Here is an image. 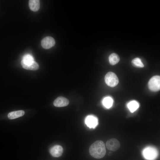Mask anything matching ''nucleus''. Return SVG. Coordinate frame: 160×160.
Returning <instances> with one entry per match:
<instances>
[{
    "instance_id": "nucleus-1",
    "label": "nucleus",
    "mask_w": 160,
    "mask_h": 160,
    "mask_svg": "<svg viewBox=\"0 0 160 160\" xmlns=\"http://www.w3.org/2000/svg\"><path fill=\"white\" fill-rule=\"evenodd\" d=\"M90 155L94 158L100 159L104 157L106 153L105 145L101 140H97L93 143L89 148Z\"/></svg>"
},
{
    "instance_id": "nucleus-2",
    "label": "nucleus",
    "mask_w": 160,
    "mask_h": 160,
    "mask_svg": "<svg viewBox=\"0 0 160 160\" xmlns=\"http://www.w3.org/2000/svg\"><path fill=\"white\" fill-rule=\"evenodd\" d=\"M105 80L107 85L111 87L116 86L119 82L116 75L115 73L111 72H109L105 75Z\"/></svg>"
},
{
    "instance_id": "nucleus-3",
    "label": "nucleus",
    "mask_w": 160,
    "mask_h": 160,
    "mask_svg": "<svg viewBox=\"0 0 160 160\" xmlns=\"http://www.w3.org/2000/svg\"><path fill=\"white\" fill-rule=\"evenodd\" d=\"M148 87L150 89L153 91H158L160 89V77L155 76L152 77L148 83Z\"/></svg>"
},
{
    "instance_id": "nucleus-4",
    "label": "nucleus",
    "mask_w": 160,
    "mask_h": 160,
    "mask_svg": "<svg viewBox=\"0 0 160 160\" xmlns=\"http://www.w3.org/2000/svg\"><path fill=\"white\" fill-rule=\"evenodd\" d=\"M143 153L144 157L148 160H154L157 155L156 149L152 147H148L144 149Z\"/></svg>"
},
{
    "instance_id": "nucleus-5",
    "label": "nucleus",
    "mask_w": 160,
    "mask_h": 160,
    "mask_svg": "<svg viewBox=\"0 0 160 160\" xmlns=\"http://www.w3.org/2000/svg\"><path fill=\"white\" fill-rule=\"evenodd\" d=\"M106 146L107 149L109 151H115L119 148L120 144L117 139L111 138L107 141L106 143Z\"/></svg>"
},
{
    "instance_id": "nucleus-6",
    "label": "nucleus",
    "mask_w": 160,
    "mask_h": 160,
    "mask_svg": "<svg viewBox=\"0 0 160 160\" xmlns=\"http://www.w3.org/2000/svg\"><path fill=\"white\" fill-rule=\"evenodd\" d=\"M55 44L54 39L51 36L44 38L41 41V45L45 49H49L54 46Z\"/></svg>"
},
{
    "instance_id": "nucleus-7",
    "label": "nucleus",
    "mask_w": 160,
    "mask_h": 160,
    "mask_svg": "<svg viewBox=\"0 0 160 160\" xmlns=\"http://www.w3.org/2000/svg\"><path fill=\"white\" fill-rule=\"evenodd\" d=\"M63 152V148L60 145H55L51 147L49 150V153L53 156L58 157L61 156Z\"/></svg>"
},
{
    "instance_id": "nucleus-8",
    "label": "nucleus",
    "mask_w": 160,
    "mask_h": 160,
    "mask_svg": "<svg viewBox=\"0 0 160 160\" xmlns=\"http://www.w3.org/2000/svg\"><path fill=\"white\" fill-rule=\"evenodd\" d=\"M85 124L90 128H95L97 125L98 120L94 116L89 115L87 116L85 121Z\"/></svg>"
},
{
    "instance_id": "nucleus-9",
    "label": "nucleus",
    "mask_w": 160,
    "mask_h": 160,
    "mask_svg": "<svg viewBox=\"0 0 160 160\" xmlns=\"http://www.w3.org/2000/svg\"><path fill=\"white\" fill-rule=\"evenodd\" d=\"M69 103V100L67 98L60 96L55 100L53 102V105L56 107H63L67 106Z\"/></svg>"
},
{
    "instance_id": "nucleus-10",
    "label": "nucleus",
    "mask_w": 160,
    "mask_h": 160,
    "mask_svg": "<svg viewBox=\"0 0 160 160\" xmlns=\"http://www.w3.org/2000/svg\"><path fill=\"white\" fill-rule=\"evenodd\" d=\"M21 64L24 68L28 70H37L39 67L38 63L34 61L28 63H25L21 61Z\"/></svg>"
},
{
    "instance_id": "nucleus-11",
    "label": "nucleus",
    "mask_w": 160,
    "mask_h": 160,
    "mask_svg": "<svg viewBox=\"0 0 160 160\" xmlns=\"http://www.w3.org/2000/svg\"><path fill=\"white\" fill-rule=\"evenodd\" d=\"M40 1L39 0H30L29 6L30 9L33 11H37L40 8Z\"/></svg>"
},
{
    "instance_id": "nucleus-12",
    "label": "nucleus",
    "mask_w": 160,
    "mask_h": 160,
    "mask_svg": "<svg viewBox=\"0 0 160 160\" xmlns=\"http://www.w3.org/2000/svg\"><path fill=\"white\" fill-rule=\"evenodd\" d=\"M25 114L23 110H19L11 112L8 113V117L10 119H14L23 116Z\"/></svg>"
},
{
    "instance_id": "nucleus-13",
    "label": "nucleus",
    "mask_w": 160,
    "mask_h": 160,
    "mask_svg": "<svg viewBox=\"0 0 160 160\" xmlns=\"http://www.w3.org/2000/svg\"><path fill=\"white\" fill-rule=\"evenodd\" d=\"M109 60L110 64L114 65L119 62L120 58L118 55L115 53H113L109 56Z\"/></svg>"
},
{
    "instance_id": "nucleus-14",
    "label": "nucleus",
    "mask_w": 160,
    "mask_h": 160,
    "mask_svg": "<svg viewBox=\"0 0 160 160\" xmlns=\"http://www.w3.org/2000/svg\"><path fill=\"white\" fill-rule=\"evenodd\" d=\"M127 107L130 111L133 113L138 108L139 104L137 101H132L128 103Z\"/></svg>"
},
{
    "instance_id": "nucleus-15",
    "label": "nucleus",
    "mask_w": 160,
    "mask_h": 160,
    "mask_svg": "<svg viewBox=\"0 0 160 160\" xmlns=\"http://www.w3.org/2000/svg\"><path fill=\"white\" fill-rule=\"evenodd\" d=\"M113 103V100L110 97H105L103 101V103L104 106L108 108H110L112 106Z\"/></svg>"
},
{
    "instance_id": "nucleus-16",
    "label": "nucleus",
    "mask_w": 160,
    "mask_h": 160,
    "mask_svg": "<svg viewBox=\"0 0 160 160\" xmlns=\"http://www.w3.org/2000/svg\"><path fill=\"white\" fill-rule=\"evenodd\" d=\"M132 64L133 66L137 68H143L144 67V65L139 58H136L132 60Z\"/></svg>"
},
{
    "instance_id": "nucleus-17",
    "label": "nucleus",
    "mask_w": 160,
    "mask_h": 160,
    "mask_svg": "<svg viewBox=\"0 0 160 160\" xmlns=\"http://www.w3.org/2000/svg\"><path fill=\"white\" fill-rule=\"evenodd\" d=\"M22 61L25 63H28L34 61V60L32 55L28 54L23 56Z\"/></svg>"
}]
</instances>
